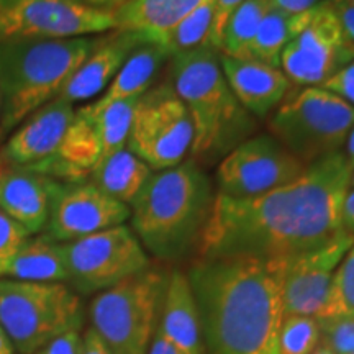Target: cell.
Masks as SVG:
<instances>
[{"label": "cell", "mask_w": 354, "mask_h": 354, "mask_svg": "<svg viewBox=\"0 0 354 354\" xmlns=\"http://www.w3.org/2000/svg\"><path fill=\"white\" fill-rule=\"evenodd\" d=\"M353 165L344 153L312 162L294 183L256 197L216 194L198 240L201 259H287L343 232Z\"/></svg>", "instance_id": "6da1fadb"}, {"label": "cell", "mask_w": 354, "mask_h": 354, "mask_svg": "<svg viewBox=\"0 0 354 354\" xmlns=\"http://www.w3.org/2000/svg\"><path fill=\"white\" fill-rule=\"evenodd\" d=\"M203 354H277L284 320L276 261L201 259L187 272Z\"/></svg>", "instance_id": "7a4b0ae2"}, {"label": "cell", "mask_w": 354, "mask_h": 354, "mask_svg": "<svg viewBox=\"0 0 354 354\" xmlns=\"http://www.w3.org/2000/svg\"><path fill=\"white\" fill-rule=\"evenodd\" d=\"M215 196L196 161L154 171L130 203L131 230L149 253L176 259L198 245Z\"/></svg>", "instance_id": "3957f363"}, {"label": "cell", "mask_w": 354, "mask_h": 354, "mask_svg": "<svg viewBox=\"0 0 354 354\" xmlns=\"http://www.w3.org/2000/svg\"><path fill=\"white\" fill-rule=\"evenodd\" d=\"M97 39H0V135L15 130L35 110L56 99Z\"/></svg>", "instance_id": "277c9868"}, {"label": "cell", "mask_w": 354, "mask_h": 354, "mask_svg": "<svg viewBox=\"0 0 354 354\" xmlns=\"http://www.w3.org/2000/svg\"><path fill=\"white\" fill-rule=\"evenodd\" d=\"M169 86L187 109L194 127L190 154L197 159L230 153L254 122L233 95L220 64V53L203 46L169 59Z\"/></svg>", "instance_id": "5b68a950"}, {"label": "cell", "mask_w": 354, "mask_h": 354, "mask_svg": "<svg viewBox=\"0 0 354 354\" xmlns=\"http://www.w3.org/2000/svg\"><path fill=\"white\" fill-rule=\"evenodd\" d=\"M82 322L81 299L64 282L0 279V326L21 354H35L68 331H81Z\"/></svg>", "instance_id": "8992f818"}, {"label": "cell", "mask_w": 354, "mask_h": 354, "mask_svg": "<svg viewBox=\"0 0 354 354\" xmlns=\"http://www.w3.org/2000/svg\"><path fill=\"white\" fill-rule=\"evenodd\" d=\"M167 276L159 269L125 279L92 300V330L110 354H148L156 333Z\"/></svg>", "instance_id": "52a82bcc"}, {"label": "cell", "mask_w": 354, "mask_h": 354, "mask_svg": "<svg viewBox=\"0 0 354 354\" xmlns=\"http://www.w3.org/2000/svg\"><path fill=\"white\" fill-rule=\"evenodd\" d=\"M353 125V105L322 87H304L276 109L269 135L308 166L342 153Z\"/></svg>", "instance_id": "ba28073f"}, {"label": "cell", "mask_w": 354, "mask_h": 354, "mask_svg": "<svg viewBox=\"0 0 354 354\" xmlns=\"http://www.w3.org/2000/svg\"><path fill=\"white\" fill-rule=\"evenodd\" d=\"M194 143L190 115L169 84L149 88L136 102L127 148L153 171L185 161Z\"/></svg>", "instance_id": "9c48e42d"}, {"label": "cell", "mask_w": 354, "mask_h": 354, "mask_svg": "<svg viewBox=\"0 0 354 354\" xmlns=\"http://www.w3.org/2000/svg\"><path fill=\"white\" fill-rule=\"evenodd\" d=\"M63 246L68 282L82 294L104 292L149 268L146 250L125 223Z\"/></svg>", "instance_id": "30bf717a"}, {"label": "cell", "mask_w": 354, "mask_h": 354, "mask_svg": "<svg viewBox=\"0 0 354 354\" xmlns=\"http://www.w3.org/2000/svg\"><path fill=\"white\" fill-rule=\"evenodd\" d=\"M113 30V13L74 0H0V39L81 38Z\"/></svg>", "instance_id": "8fae6325"}, {"label": "cell", "mask_w": 354, "mask_h": 354, "mask_svg": "<svg viewBox=\"0 0 354 354\" xmlns=\"http://www.w3.org/2000/svg\"><path fill=\"white\" fill-rule=\"evenodd\" d=\"M305 169L307 166L272 135L251 136L220 161L216 169L218 194L236 198L256 197L294 183Z\"/></svg>", "instance_id": "7c38bea8"}, {"label": "cell", "mask_w": 354, "mask_h": 354, "mask_svg": "<svg viewBox=\"0 0 354 354\" xmlns=\"http://www.w3.org/2000/svg\"><path fill=\"white\" fill-rule=\"evenodd\" d=\"M353 59L354 43L326 0L313 8L305 28L286 46L281 69L295 86L320 87Z\"/></svg>", "instance_id": "4fadbf2b"}, {"label": "cell", "mask_w": 354, "mask_h": 354, "mask_svg": "<svg viewBox=\"0 0 354 354\" xmlns=\"http://www.w3.org/2000/svg\"><path fill=\"white\" fill-rule=\"evenodd\" d=\"M353 243L354 234L343 230L325 245L292 258L276 259L284 317H317L336 268Z\"/></svg>", "instance_id": "5bb4252c"}, {"label": "cell", "mask_w": 354, "mask_h": 354, "mask_svg": "<svg viewBox=\"0 0 354 354\" xmlns=\"http://www.w3.org/2000/svg\"><path fill=\"white\" fill-rule=\"evenodd\" d=\"M130 218V207L91 183H61L53 202L46 234L57 243H69L104 230L123 225Z\"/></svg>", "instance_id": "9a60e30c"}, {"label": "cell", "mask_w": 354, "mask_h": 354, "mask_svg": "<svg viewBox=\"0 0 354 354\" xmlns=\"http://www.w3.org/2000/svg\"><path fill=\"white\" fill-rule=\"evenodd\" d=\"M76 110L53 99L26 117L2 148V159L12 167H26L53 156L59 148Z\"/></svg>", "instance_id": "2e32d148"}, {"label": "cell", "mask_w": 354, "mask_h": 354, "mask_svg": "<svg viewBox=\"0 0 354 354\" xmlns=\"http://www.w3.org/2000/svg\"><path fill=\"white\" fill-rule=\"evenodd\" d=\"M102 159L97 118L86 107L76 110L59 148L53 156L26 166V169L48 176L57 183H86Z\"/></svg>", "instance_id": "e0dca14e"}, {"label": "cell", "mask_w": 354, "mask_h": 354, "mask_svg": "<svg viewBox=\"0 0 354 354\" xmlns=\"http://www.w3.org/2000/svg\"><path fill=\"white\" fill-rule=\"evenodd\" d=\"M61 183L26 167L0 171V210L30 234L46 228Z\"/></svg>", "instance_id": "ac0fdd59"}, {"label": "cell", "mask_w": 354, "mask_h": 354, "mask_svg": "<svg viewBox=\"0 0 354 354\" xmlns=\"http://www.w3.org/2000/svg\"><path fill=\"white\" fill-rule=\"evenodd\" d=\"M141 43H146L143 38L125 30H113L109 37L99 38L94 50L88 53L56 99L74 105L105 92L127 57Z\"/></svg>", "instance_id": "d6986e66"}, {"label": "cell", "mask_w": 354, "mask_h": 354, "mask_svg": "<svg viewBox=\"0 0 354 354\" xmlns=\"http://www.w3.org/2000/svg\"><path fill=\"white\" fill-rule=\"evenodd\" d=\"M220 64L233 95L253 117H266L290 95L292 82L281 68L225 55Z\"/></svg>", "instance_id": "ffe728a7"}, {"label": "cell", "mask_w": 354, "mask_h": 354, "mask_svg": "<svg viewBox=\"0 0 354 354\" xmlns=\"http://www.w3.org/2000/svg\"><path fill=\"white\" fill-rule=\"evenodd\" d=\"M158 331L184 354H203L201 313L187 274L167 276Z\"/></svg>", "instance_id": "44dd1931"}, {"label": "cell", "mask_w": 354, "mask_h": 354, "mask_svg": "<svg viewBox=\"0 0 354 354\" xmlns=\"http://www.w3.org/2000/svg\"><path fill=\"white\" fill-rule=\"evenodd\" d=\"M207 0H127L113 13L118 30L165 46L169 33Z\"/></svg>", "instance_id": "7402d4cb"}, {"label": "cell", "mask_w": 354, "mask_h": 354, "mask_svg": "<svg viewBox=\"0 0 354 354\" xmlns=\"http://www.w3.org/2000/svg\"><path fill=\"white\" fill-rule=\"evenodd\" d=\"M172 57L171 51L166 46L158 43H141L118 71L113 81L109 84L105 92L91 104L92 109L100 110L115 102L140 99L145 92L153 86L154 77L161 69V66Z\"/></svg>", "instance_id": "603a6c76"}, {"label": "cell", "mask_w": 354, "mask_h": 354, "mask_svg": "<svg viewBox=\"0 0 354 354\" xmlns=\"http://www.w3.org/2000/svg\"><path fill=\"white\" fill-rule=\"evenodd\" d=\"M0 277L26 282H68L64 246L46 233L28 238L3 266Z\"/></svg>", "instance_id": "cb8c5ba5"}, {"label": "cell", "mask_w": 354, "mask_h": 354, "mask_svg": "<svg viewBox=\"0 0 354 354\" xmlns=\"http://www.w3.org/2000/svg\"><path fill=\"white\" fill-rule=\"evenodd\" d=\"M153 172L135 153L123 148L100 161L88 179L102 192L130 207Z\"/></svg>", "instance_id": "d4e9b609"}, {"label": "cell", "mask_w": 354, "mask_h": 354, "mask_svg": "<svg viewBox=\"0 0 354 354\" xmlns=\"http://www.w3.org/2000/svg\"><path fill=\"white\" fill-rule=\"evenodd\" d=\"M313 10V8H312ZM312 10L290 15L269 8L261 20L256 37L250 44L245 59H254L259 63L281 68V56L286 46L305 28Z\"/></svg>", "instance_id": "484cf974"}, {"label": "cell", "mask_w": 354, "mask_h": 354, "mask_svg": "<svg viewBox=\"0 0 354 354\" xmlns=\"http://www.w3.org/2000/svg\"><path fill=\"white\" fill-rule=\"evenodd\" d=\"M269 10V0H245L230 17L221 37L220 55L245 59L261 20Z\"/></svg>", "instance_id": "4316f807"}, {"label": "cell", "mask_w": 354, "mask_h": 354, "mask_svg": "<svg viewBox=\"0 0 354 354\" xmlns=\"http://www.w3.org/2000/svg\"><path fill=\"white\" fill-rule=\"evenodd\" d=\"M136 102H138V99L115 102V104L107 105V107L100 110L92 109L91 104L87 105V109L95 115L97 127H99L102 145L100 161H104L110 154L117 153L118 149L127 148Z\"/></svg>", "instance_id": "83f0119b"}, {"label": "cell", "mask_w": 354, "mask_h": 354, "mask_svg": "<svg viewBox=\"0 0 354 354\" xmlns=\"http://www.w3.org/2000/svg\"><path fill=\"white\" fill-rule=\"evenodd\" d=\"M315 318L318 322L354 318V243L339 261L325 302Z\"/></svg>", "instance_id": "f1b7e54d"}, {"label": "cell", "mask_w": 354, "mask_h": 354, "mask_svg": "<svg viewBox=\"0 0 354 354\" xmlns=\"http://www.w3.org/2000/svg\"><path fill=\"white\" fill-rule=\"evenodd\" d=\"M215 19V0H207L196 10L190 12L185 19L176 26L166 39L165 46L172 56L189 53L198 48L209 46L212 28Z\"/></svg>", "instance_id": "f546056e"}, {"label": "cell", "mask_w": 354, "mask_h": 354, "mask_svg": "<svg viewBox=\"0 0 354 354\" xmlns=\"http://www.w3.org/2000/svg\"><path fill=\"white\" fill-rule=\"evenodd\" d=\"M320 323L315 317H284L279 331L277 354H312L320 344Z\"/></svg>", "instance_id": "4dcf8cb0"}, {"label": "cell", "mask_w": 354, "mask_h": 354, "mask_svg": "<svg viewBox=\"0 0 354 354\" xmlns=\"http://www.w3.org/2000/svg\"><path fill=\"white\" fill-rule=\"evenodd\" d=\"M320 323V343L328 346L335 354L354 353V318Z\"/></svg>", "instance_id": "1f68e13d"}, {"label": "cell", "mask_w": 354, "mask_h": 354, "mask_svg": "<svg viewBox=\"0 0 354 354\" xmlns=\"http://www.w3.org/2000/svg\"><path fill=\"white\" fill-rule=\"evenodd\" d=\"M28 238L30 233L20 223L0 210V271Z\"/></svg>", "instance_id": "d6a6232c"}, {"label": "cell", "mask_w": 354, "mask_h": 354, "mask_svg": "<svg viewBox=\"0 0 354 354\" xmlns=\"http://www.w3.org/2000/svg\"><path fill=\"white\" fill-rule=\"evenodd\" d=\"M354 107V59L320 86Z\"/></svg>", "instance_id": "836d02e7"}, {"label": "cell", "mask_w": 354, "mask_h": 354, "mask_svg": "<svg viewBox=\"0 0 354 354\" xmlns=\"http://www.w3.org/2000/svg\"><path fill=\"white\" fill-rule=\"evenodd\" d=\"M245 0H215V19H214V28H212V37H210V48H214L220 53L221 46V37H223L225 25L232 13L236 10L238 7Z\"/></svg>", "instance_id": "e575fe53"}, {"label": "cell", "mask_w": 354, "mask_h": 354, "mask_svg": "<svg viewBox=\"0 0 354 354\" xmlns=\"http://www.w3.org/2000/svg\"><path fill=\"white\" fill-rule=\"evenodd\" d=\"M82 336L79 331H68V333L57 336L35 354H81Z\"/></svg>", "instance_id": "d590c367"}, {"label": "cell", "mask_w": 354, "mask_h": 354, "mask_svg": "<svg viewBox=\"0 0 354 354\" xmlns=\"http://www.w3.org/2000/svg\"><path fill=\"white\" fill-rule=\"evenodd\" d=\"M328 2L346 37L354 43V0H328Z\"/></svg>", "instance_id": "8d00e7d4"}, {"label": "cell", "mask_w": 354, "mask_h": 354, "mask_svg": "<svg viewBox=\"0 0 354 354\" xmlns=\"http://www.w3.org/2000/svg\"><path fill=\"white\" fill-rule=\"evenodd\" d=\"M323 2H326V0H269V8L297 15V13L308 12L312 8L322 6Z\"/></svg>", "instance_id": "74e56055"}, {"label": "cell", "mask_w": 354, "mask_h": 354, "mask_svg": "<svg viewBox=\"0 0 354 354\" xmlns=\"http://www.w3.org/2000/svg\"><path fill=\"white\" fill-rule=\"evenodd\" d=\"M81 354H110V351L102 343V339L92 328H88L82 336V348Z\"/></svg>", "instance_id": "f35d334b"}, {"label": "cell", "mask_w": 354, "mask_h": 354, "mask_svg": "<svg viewBox=\"0 0 354 354\" xmlns=\"http://www.w3.org/2000/svg\"><path fill=\"white\" fill-rule=\"evenodd\" d=\"M342 220L343 230H346L348 233L354 234V187H349L346 197H344Z\"/></svg>", "instance_id": "ab89813d"}, {"label": "cell", "mask_w": 354, "mask_h": 354, "mask_svg": "<svg viewBox=\"0 0 354 354\" xmlns=\"http://www.w3.org/2000/svg\"><path fill=\"white\" fill-rule=\"evenodd\" d=\"M74 2L81 3L84 7L94 8V10L115 13L127 2V0H74Z\"/></svg>", "instance_id": "60d3db41"}, {"label": "cell", "mask_w": 354, "mask_h": 354, "mask_svg": "<svg viewBox=\"0 0 354 354\" xmlns=\"http://www.w3.org/2000/svg\"><path fill=\"white\" fill-rule=\"evenodd\" d=\"M148 354H184V353L179 351L176 346H172V344L167 342L165 336L159 333L156 328V333L153 336V342H151V346L148 349Z\"/></svg>", "instance_id": "b9f144b4"}, {"label": "cell", "mask_w": 354, "mask_h": 354, "mask_svg": "<svg viewBox=\"0 0 354 354\" xmlns=\"http://www.w3.org/2000/svg\"><path fill=\"white\" fill-rule=\"evenodd\" d=\"M0 354H15V346L2 326H0Z\"/></svg>", "instance_id": "7bdbcfd3"}, {"label": "cell", "mask_w": 354, "mask_h": 354, "mask_svg": "<svg viewBox=\"0 0 354 354\" xmlns=\"http://www.w3.org/2000/svg\"><path fill=\"white\" fill-rule=\"evenodd\" d=\"M344 156L348 158V161L354 165V125L351 127V131H349L348 138H346V143H344Z\"/></svg>", "instance_id": "ee69618b"}, {"label": "cell", "mask_w": 354, "mask_h": 354, "mask_svg": "<svg viewBox=\"0 0 354 354\" xmlns=\"http://www.w3.org/2000/svg\"><path fill=\"white\" fill-rule=\"evenodd\" d=\"M312 354H335V353L331 351V349H330L328 346H325V344L320 343L315 349H313Z\"/></svg>", "instance_id": "f6af8a7d"}, {"label": "cell", "mask_w": 354, "mask_h": 354, "mask_svg": "<svg viewBox=\"0 0 354 354\" xmlns=\"http://www.w3.org/2000/svg\"><path fill=\"white\" fill-rule=\"evenodd\" d=\"M351 187H354V165H353V171H351Z\"/></svg>", "instance_id": "bcb514c9"}, {"label": "cell", "mask_w": 354, "mask_h": 354, "mask_svg": "<svg viewBox=\"0 0 354 354\" xmlns=\"http://www.w3.org/2000/svg\"><path fill=\"white\" fill-rule=\"evenodd\" d=\"M0 118H2V99H0Z\"/></svg>", "instance_id": "7dc6e473"}, {"label": "cell", "mask_w": 354, "mask_h": 354, "mask_svg": "<svg viewBox=\"0 0 354 354\" xmlns=\"http://www.w3.org/2000/svg\"><path fill=\"white\" fill-rule=\"evenodd\" d=\"M0 171H2V166H0Z\"/></svg>", "instance_id": "c3c4849f"}, {"label": "cell", "mask_w": 354, "mask_h": 354, "mask_svg": "<svg viewBox=\"0 0 354 354\" xmlns=\"http://www.w3.org/2000/svg\"><path fill=\"white\" fill-rule=\"evenodd\" d=\"M351 354H354V353H351Z\"/></svg>", "instance_id": "681fc988"}]
</instances>
